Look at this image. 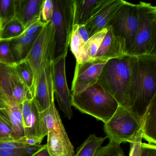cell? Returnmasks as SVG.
Here are the masks:
<instances>
[{
    "label": "cell",
    "mask_w": 156,
    "mask_h": 156,
    "mask_svg": "<svg viewBox=\"0 0 156 156\" xmlns=\"http://www.w3.org/2000/svg\"><path fill=\"white\" fill-rule=\"evenodd\" d=\"M156 95V55L136 57L129 87L130 108L140 116Z\"/></svg>",
    "instance_id": "1"
},
{
    "label": "cell",
    "mask_w": 156,
    "mask_h": 156,
    "mask_svg": "<svg viewBox=\"0 0 156 156\" xmlns=\"http://www.w3.org/2000/svg\"><path fill=\"white\" fill-rule=\"evenodd\" d=\"M136 56L128 55L107 62L97 83L113 97L119 105L130 108L129 91Z\"/></svg>",
    "instance_id": "2"
},
{
    "label": "cell",
    "mask_w": 156,
    "mask_h": 156,
    "mask_svg": "<svg viewBox=\"0 0 156 156\" xmlns=\"http://www.w3.org/2000/svg\"><path fill=\"white\" fill-rule=\"evenodd\" d=\"M72 106L83 114H87L106 123L118 107L116 100L98 83L77 94H71Z\"/></svg>",
    "instance_id": "3"
},
{
    "label": "cell",
    "mask_w": 156,
    "mask_h": 156,
    "mask_svg": "<svg viewBox=\"0 0 156 156\" xmlns=\"http://www.w3.org/2000/svg\"><path fill=\"white\" fill-rule=\"evenodd\" d=\"M137 5L138 28L128 54L136 57L156 55V7L141 2Z\"/></svg>",
    "instance_id": "4"
},
{
    "label": "cell",
    "mask_w": 156,
    "mask_h": 156,
    "mask_svg": "<svg viewBox=\"0 0 156 156\" xmlns=\"http://www.w3.org/2000/svg\"><path fill=\"white\" fill-rule=\"evenodd\" d=\"M51 22L55 30L54 58L67 56L73 28L75 25V0H52Z\"/></svg>",
    "instance_id": "5"
},
{
    "label": "cell",
    "mask_w": 156,
    "mask_h": 156,
    "mask_svg": "<svg viewBox=\"0 0 156 156\" xmlns=\"http://www.w3.org/2000/svg\"><path fill=\"white\" fill-rule=\"evenodd\" d=\"M142 117L131 108L119 105L112 117L105 123L104 131L110 141L120 144L131 142L141 130Z\"/></svg>",
    "instance_id": "6"
},
{
    "label": "cell",
    "mask_w": 156,
    "mask_h": 156,
    "mask_svg": "<svg viewBox=\"0 0 156 156\" xmlns=\"http://www.w3.org/2000/svg\"><path fill=\"white\" fill-rule=\"evenodd\" d=\"M55 47L54 28L51 21L44 25L25 59L32 71L34 91L43 69L53 61Z\"/></svg>",
    "instance_id": "7"
},
{
    "label": "cell",
    "mask_w": 156,
    "mask_h": 156,
    "mask_svg": "<svg viewBox=\"0 0 156 156\" xmlns=\"http://www.w3.org/2000/svg\"><path fill=\"white\" fill-rule=\"evenodd\" d=\"M137 4L124 1V3L113 17L108 27L114 34L126 41L128 51L134 43L138 28Z\"/></svg>",
    "instance_id": "8"
},
{
    "label": "cell",
    "mask_w": 156,
    "mask_h": 156,
    "mask_svg": "<svg viewBox=\"0 0 156 156\" xmlns=\"http://www.w3.org/2000/svg\"><path fill=\"white\" fill-rule=\"evenodd\" d=\"M0 97L19 105L25 100L33 98L30 91L21 80L15 66L0 63Z\"/></svg>",
    "instance_id": "9"
},
{
    "label": "cell",
    "mask_w": 156,
    "mask_h": 156,
    "mask_svg": "<svg viewBox=\"0 0 156 156\" xmlns=\"http://www.w3.org/2000/svg\"><path fill=\"white\" fill-rule=\"evenodd\" d=\"M66 58L63 55L54 59L53 62L54 92L59 108L68 119H71L73 112L71 94L66 81Z\"/></svg>",
    "instance_id": "10"
},
{
    "label": "cell",
    "mask_w": 156,
    "mask_h": 156,
    "mask_svg": "<svg viewBox=\"0 0 156 156\" xmlns=\"http://www.w3.org/2000/svg\"><path fill=\"white\" fill-rule=\"evenodd\" d=\"M107 61L94 58L84 62H76L71 87L72 94H79L97 83Z\"/></svg>",
    "instance_id": "11"
},
{
    "label": "cell",
    "mask_w": 156,
    "mask_h": 156,
    "mask_svg": "<svg viewBox=\"0 0 156 156\" xmlns=\"http://www.w3.org/2000/svg\"><path fill=\"white\" fill-rule=\"evenodd\" d=\"M33 99L39 112L55 103L53 62L44 67L41 73L34 88Z\"/></svg>",
    "instance_id": "12"
},
{
    "label": "cell",
    "mask_w": 156,
    "mask_h": 156,
    "mask_svg": "<svg viewBox=\"0 0 156 156\" xmlns=\"http://www.w3.org/2000/svg\"><path fill=\"white\" fill-rule=\"evenodd\" d=\"M124 3L123 0H106L97 13L84 24L89 37L108 28L111 20Z\"/></svg>",
    "instance_id": "13"
},
{
    "label": "cell",
    "mask_w": 156,
    "mask_h": 156,
    "mask_svg": "<svg viewBox=\"0 0 156 156\" xmlns=\"http://www.w3.org/2000/svg\"><path fill=\"white\" fill-rule=\"evenodd\" d=\"M107 28V32L94 58L108 61L129 55L125 40L115 34L111 27Z\"/></svg>",
    "instance_id": "14"
},
{
    "label": "cell",
    "mask_w": 156,
    "mask_h": 156,
    "mask_svg": "<svg viewBox=\"0 0 156 156\" xmlns=\"http://www.w3.org/2000/svg\"><path fill=\"white\" fill-rule=\"evenodd\" d=\"M47 146L51 156H75L74 147L65 129L53 130L47 135Z\"/></svg>",
    "instance_id": "15"
},
{
    "label": "cell",
    "mask_w": 156,
    "mask_h": 156,
    "mask_svg": "<svg viewBox=\"0 0 156 156\" xmlns=\"http://www.w3.org/2000/svg\"><path fill=\"white\" fill-rule=\"evenodd\" d=\"M64 129V126L55 103L45 110L39 112L37 136L40 140L42 141L51 131Z\"/></svg>",
    "instance_id": "16"
},
{
    "label": "cell",
    "mask_w": 156,
    "mask_h": 156,
    "mask_svg": "<svg viewBox=\"0 0 156 156\" xmlns=\"http://www.w3.org/2000/svg\"><path fill=\"white\" fill-rule=\"evenodd\" d=\"M20 106L25 136L39 139L37 134L39 112L33 98L25 100Z\"/></svg>",
    "instance_id": "17"
},
{
    "label": "cell",
    "mask_w": 156,
    "mask_h": 156,
    "mask_svg": "<svg viewBox=\"0 0 156 156\" xmlns=\"http://www.w3.org/2000/svg\"><path fill=\"white\" fill-rule=\"evenodd\" d=\"M43 0H16L15 18L24 28L34 20L41 17Z\"/></svg>",
    "instance_id": "18"
},
{
    "label": "cell",
    "mask_w": 156,
    "mask_h": 156,
    "mask_svg": "<svg viewBox=\"0 0 156 156\" xmlns=\"http://www.w3.org/2000/svg\"><path fill=\"white\" fill-rule=\"evenodd\" d=\"M6 104V108L1 110V113L10 123L13 138H21L25 136L23 123L20 105L8 98H2Z\"/></svg>",
    "instance_id": "19"
},
{
    "label": "cell",
    "mask_w": 156,
    "mask_h": 156,
    "mask_svg": "<svg viewBox=\"0 0 156 156\" xmlns=\"http://www.w3.org/2000/svg\"><path fill=\"white\" fill-rule=\"evenodd\" d=\"M141 130L142 138L150 144L156 145V95L142 116Z\"/></svg>",
    "instance_id": "20"
},
{
    "label": "cell",
    "mask_w": 156,
    "mask_h": 156,
    "mask_svg": "<svg viewBox=\"0 0 156 156\" xmlns=\"http://www.w3.org/2000/svg\"><path fill=\"white\" fill-rule=\"evenodd\" d=\"M106 0H75V25L85 24L95 15Z\"/></svg>",
    "instance_id": "21"
},
{
    "label": "cell",
    "mask_w": 156,
    "mask_h": 156,
    "mask_svg": "<svg viewBox=\"0 0 156 156\" xmlns=\"http://www.w3.org/2000/svg\"><path fill=\"white\" fill-rule=\"evenodd\" d=\"M39 34L22 35L10 40L11 51L16 64L26 59Z\"/></svg>",
    "instance_id": "22"
},
{
    "label": "cell",
    "mask_w": 156,
    "mask_h": 156,
    "mask_svg": "<svg viewBox=\"0 0 156 156\" xmlns=\"http://www.w3.org/2000/svg\"><path fill=\"white\" fill-rule=\"evenodd\" d=\"M107 31V28H105L89 37L79 50L76 62L80 63L94 58Z\"/></svg>",
    "instance_id": "23"
},
{
    "label": "cell",
    "mask_w": 156,
    "mask_h": 156,
    "mask_svg": "<svg viewBox=\"0 0 156 156\" xmlns=\"http://www.w3.org/2000/svg\"><path fill=\"white\" fill-rule=\"evenodd\" d=\"M107 137H98L95 134L89 135L83 143L78 147L75 156H94L102 147Z\"/></svg>",
    "instance_id": "24"
},
{
    "label": "cell",
    "mask_w": 156,
    "mask_h": 156,
    "mask_svg": "<svg viewBox=\"0 0 156 156\" xmlns=\"http://www.w3.org/2000/svg\"><path fill=\"white\" fill-rule=\"evenodd\" d=\"M24 30V27L21 23L14 18L0 30V40L10 41L20 37Z\"/></svg>",
    "instance_id": "25"
},
{
    "label": "cell",
    "mask_w": 156,
    "mask_h": 156,
    "mask_svg": "<svg viewBox=\"0 0 156 156\" xmlns=\"http://www.w3.org/2000/svg\"><path fill=\"white\" fill-rule=\"evenodd\" d=\"M16 0H0V30L15 18Z\"/></svg>",
    "instance_id": "26"
},
{
    "label": "cell",
    "mask_w": 156,
    "mask_h": 156,
    "mask_svg": "<svg viewBox=\"0 0 156 156\" xmlns=\"http://www.w3.org/2000/svg\"><path fill=\"white\" fill-rule=\"evenodd\" d=\"M16 71L25 86L34 96V78L32 71L26 60L19 62L15 66Z\"/></svg>",
    "instance_id": "27"
},
{
    "label": "cell",
    "mask_w": 156,
    "mask_h": 156,
    "mask_svg": "<svg viewBox=\"0 0 156 156\" xmlns=\"http://www.w3.org/2000/svg\"><path fill=\"white\" fill-rule=\"evenodd\" d=\"M94 156H126L120 144L109 140L107 145L101 147Z\"/></svg>",
    "instance_id": "28"
},
{
    "label": "cell",
    "mask_w": 156,
    "mask_h": 156,
    "mask_svg": "<svg viewBox=\"0 0 156 156\" xmlns=\"http://www.w3.org/2000/svg\"><path fill=\"white\" fill-rule=\"evenodd\" d=\"M0 63L8 65H16L11 51L9 40H0Z\"/></svg>",
    "instance_id": "29"
},
{
    "label": "cell",
    "mask_w": 156,
    "mask_h": 156,
    "mask_svg": "<svg viewBox=\"0 0 156 156\" xmlns=\"http://www.w3.org/2000/svg\"><path fill=\"white\" fill-rule=\"evenodd\" d=\"M42 146L41 145L15 149H0V156H31Z\"/></svg>",
    "instance_id": "30"
},
{
    "label": "cell",
    "mask_w": 156,
    "mask_h": 156,
    "mask_svg": "<svg viewBox=\"0 0 156 156\" xmlns=\"http://www.w3.org/2000/svg\"><path fill=\"white\" fill-rule=\"evenodd\" d=\"M86 41L79 34L76 25L74 26L70 39V44L71 51L75 58L77 57L78 52L81 47L86 42Z\"/></svg>",
    "instance_id": "31"
},
{
    "label": "cell",
    "mask_w": 156,
    "mask_h": 156,
    "mask_svg": "<svg viewBox=\"0 0 156 156\" xmlns=\"http://www.w3.org/2000/svg\"><path fill=\"white\" fill-rule=\"evenodd\" d=\"M28 147H31L26 143L25 136L16 139L0 138V149H15Z\"/></svg>",
    "instance_id": "32"
},
{
    "label": "cell",
    "mask_w": 156,
    "mask_h": 156,
    "mask_svg": "<svg viewBox=\"0 0 156 156\" xmlns=\"http://www.w3.org/2000/svg\"><path fill=\"white\" fill-rule=\"evenodd\" d=\"M53 13L52 0H43L41 12V17L42 21L45 24L51 21Z\"/></svg>",
    "instance_id": "33"
},
{
    "label": "cell",
    "mask_w": 156,
    "mask_h": 156,
    "mask_svg": "<svg viewBox=\"0 0 156 156\" xmlns=\"http://www.w3.org/2000/svg\"><path fill=\"white\" fill-rule=\"evenodd\" d=\"M0 138L15 139L12 136V129L9 120L0 113Z\"/></svg>",
    "instance_id": "34"
},
{
    "label": "cell",
    "mask_w": 156,
    "mask_h": 156,
    "mask_svg": "<svg viewBox=\"0 0 156 156\" xmlns=\"http://www.w3.org/2000/svg\"><path fill=\"white\" fill-rule=\"evenodd\" d=\"M41 19V17L34 20L24 28L22 35H35L39 34L45 25Z\"/></svg>",
    "instance_id": "35"
},
{
    "label": "cell",
    "mask_w": 156,
    "mask_h": 156,
    "mask_svg": "<svg viewBox=\"0 0 156 156\" xmlns=\"http://www.w3.org/2000/svg\"><path fill=\"white\" fill-rule=\"evenodd\" d=\"M142 139V133L141 130H140L134 140L129 143L130 151L129 156H139Z\"/></svg>",
    "instance_id": "36"
},
{
    "label": "cell",
    "mask_w": 156,
    "mask_h": 156,
    "mask_svg": "<svg viewBox=\"0 0 156 156\" xmlns=\"http://www.w3.org/2000/svg\"><path fill=\"white\" fill-rule=\"evenodd\" d=\"M139 156H156V145L142 142Z\"/></svg>",
    "instance_id": "37"
},
{
    "label": "cell",
    "mask_w": 156,
    "mask_h": 156,
    "mask_svg": "<svg viewBox=\"0 0 156 156\" xmlns=\"http://www.w3.org/2000/svg\"><path fill=\"white\" fill-rule=\"evenodd\" d=\"M31 156H51L48 149H47V146L46 144L43 145L42 147L39 149L37 151L34 153Z\"/></svg>",
    "instance_id": "38"
},
{
    "label": "cell",
    "mask_w": 156,
    "mask_h": 156,
    "mask_svg": "<svg viewBox=\"0 0 156 156\" xmlns=\"http://www.w3.org/2000/svg\"><path fill=\"white\" fill-rule=\"evenodd\" d=\"M6 108V104L4 100L0 97V111L4 110Z\"/></svg>",
    "instance_id": "39"
}]
</instances>
